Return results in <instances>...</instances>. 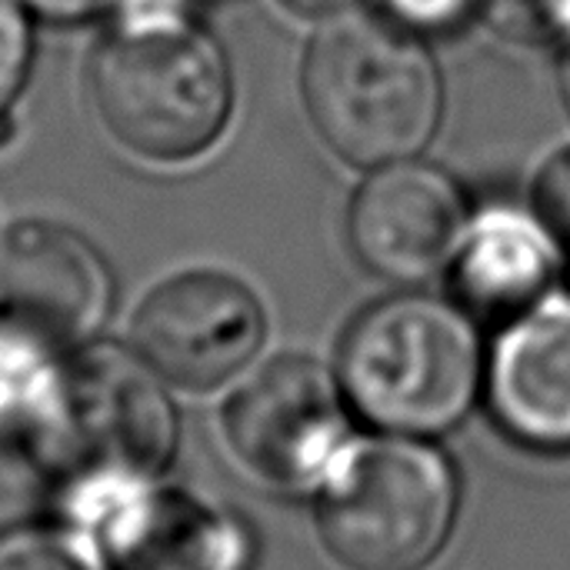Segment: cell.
<instances>
[{"label":"cell","instance_id":"1","mask_svg":"<svg viewBox=\"0 0 570 570\" xmlns=\"http://www.w3.org/2000/svg\"><path fill=\"white\" fill-rule=\"evenodd\" d=\"M304 94L321 137L374 170L421 154L444 104L438 67L407 27L351 10L311 40Z\"/></svg>","mask_w":570,"mask_h":570},{"label":"cell","instance_id":"2","mask_svg":"<svg viewBox=\"0 0 570 570\" xmlns=\"http://www.w3.org/2000/svg\"><path fill=\"white\" fill-rule=\"evenodd\" d=\"M341 387L354 411L384 431L404 438L448 431L481 387L474 327L451 304L391 297L347 331Z\"/></svg>","mask_w":570,"mask_h":570},{"label":"cell","instance_id":"3","mask_svg":"<svg viewBox=\"0 0 570 570\" xmlns=\"http://www.w3.org/2000/svg\"><path fill=\"white\" fill-rule=\"evenodd\" d=\"M454 518L451 464L404 434L344 444L321 478V538L344 570H424Z\"/></svg>","mask_w":570,"mask_h":570},{"label":"cell","instance_id":"4","mask_svg":"<svg viewBox=\"0 0 570 570\" xmlns=\"http://www.w3.org/2000/svg\"><path fill=\"white\" fill-rule=\"evenodd\" d=\"M94 104L104 127L150 160H190L227 127L230 67L190 20L174 27H114L94 60Z\"/></svg>","mask_w":570,"mask_h":570},{"label":"cell","instance_id":"5","mask_svg":"<svg viewBox=\"0 0 570 570\" xmlns=\"http://www.w3.org/2000/svg\"><path fill=\"white\" fill-rule=\"evenodd\" d=\"M27 438L70 488L137 484L167 468L177 417L137 351L87 347L60 364Z\"/></svg>","mask_w":570,"mask_h":570},{"label":"cell","instance_id":"6","mask_svg":"<svg viewBox=\"0 0 570 570\" xmlns=\"http://www.w3.org/2000/svg\"><path fill=\"white\" fill-rule=\"evenodd\" d=\"M230 458L277 488L321 484L347 444L337 381L307 357H281L247 377L220 414Z\"/></svg>","mask_w":570,"mask_h":570},{"label":"cell","instance_id":"7","mask_svg":"<svg viewBox=\"0 0 570 570\" xmlns=\"http://www.w3.org/2000/svg\"><path fill=\"white\" fill-rule=\"evenodd\" d=\"M267 334L247 284L220 271H187L147 294L134 317V351L167 384L210 391L240 374Z\"/></svg>","mask_w":570,"mask_h":570},{"label":"cell","instance_id":"8","mask_svg":"<svg viewBox=\"0 0 570 570\" xmlns=\"http://www.w3.org/2000/svg\"><path fill=\"white\" fill-rule=\"evenodd\" d=\"M67 498L110 570H240L247 561L237 521L184 491L137 481L80 484Z\"/></svg>","mask_w":570,"mask_h":570},{"label":"cell","instance_id":"9","mask_svg":"<svg viewBox=\"0 0 570 570\" xmlns=\"http://www.w3.org/2000/svg\"><path fill=\"white\" fill-rule=\"evenodd\" d=\"M110 307L104 257L77 230L30 220L0 244V324L63 351L87 341Z\"/></svg>","mask_w":570,"mask_h":570},{"label":"cell","instance_id":"10","mask_svg":"<svg viewBox=\"0 0 570 570\" xmlns=\"http://www.w3.org/2000/svg\"><path fill=\"white\" fill-rule=\"evenodd\" d=\"M468 230L458 184L424 164H387L351 204V244L381 277L414 284L441 271Z\"/></svg>","mask_w":570,"mask_h":570},{"label":"cell","instance_id":"11","mask_svg":"<svg viewBox=\"0 0 570 570\" xmlns=\"http://www.w3.org/2000/svg\"><path fill=\"white\" fill-rule=\"evenodd\" d=\"M488 397L501 428L538 451H570V297H541L498 337Z\"/></svg>","mask_w":570,"mask_h":570},{"label":"cell","instance_id":"12","mask_svg":"<svg viewBox=\"0 0 570 570\" xmlns=\"http://www.w3.org/2000/svg\"><path fill=\"white\" fill-rule=\"evenodd\" d=\"M558 274V237L514 207L481 210L454 254L458 294L484 314H521Z\"/></svg>","mask_w":570,"mask_h":570},{"label":"cell","instance_id":"13","mask_svg":"<svg viewBox=\"0 0 570 570\" xmlns=\"http://www.w3.org/2000/svg\"><path fill=\"white\" fill-rule=\"evenodd\" d=\"M60 364L57 351L0 324V431H33Z\"/></svg>","mask_w":570,"mask_h":570},{"label":"cell","instance_id":"14","mask_svg":"<svg viewBox=\"0 0 570 570\" xmlns=\"http://www.w3.org/2000/svg\"><path fill=\"white\" fill-rule=\"evenodd\" d=\"M0 570H110L83 528H23L0 538Z\"/></svg>","mask_w":570,"mask_h":570},{"label":"cell","instance_id":"15","mask_svg":"<svg viewBox=\"0 0 570 570\" xmlns=\"http://www.w3.org/2000/svg\"><path fill=\"white\" fill-rule=\"evenodd\" d=\"M30 70V23L23 0H0V117L20 94Z\"/></svg>","mask_w":570,"mask_h":570},{"label":"cell","instance_id":"16","mask_svg":"<svg viewBox=\"0 0 570 570\" xmlns=\"http://www.w3.org/2000/svg\"><path fill=\"white\" fill-rule=\"evenodd\" d=\"M538 210L558 244H570V147L558 150L538 177Z\"/></svg>","mask_w":570,"mask_h":570},{"label":"cell","instance_id":"17","mask_svg":"<svg viewBox=\"0 0 570 570\" xmlns=\"http://www.w3.org/2000/svg\"><path fill=\"white\" fill-rule=\"evenodd\" d=\"M407 30H451L464 23L474 10L484 7V0H381Z\"/></svg>","mask_w":570,"mask_h":570},{"label":"cell","instance_id":"18","mask_svg":"<svg viewBox=\"0 0 570 570\" xmlns=\"http://www.w3.org/2000/svg\"><path fill=\"white\" fill-rule=\"evenodd\" d=\"M50 20H87L100 10H114L117 0H23Z\"/></svg>","mask_w":570,"mask_h":570},{"label":"cell","instance_id":"19","mask_svg":"<svg viewBox=\"0 0 570 570\" xmlns=\"http://www.w3.org/2000/svg\"><path fill=\"white\" fill-rule=\"evenodd\" d=\"M291 10L297 13H311V17H337L344 10H351L357 0H284Z\"/></svg>","mask_w":570,"mask_h":570},{"label":"cell","instance_id":"20","mask_svg":"<svg viewBox=\"0 0 570 570\" xmlns=\"http://www.w3.org/2000/svg\"><path fill=\"white\" fill-rule=\"evenodd\" d=\"M564 97H568V107H570V43L564 47Z\"/></svg>","mask_w":570,"mask_h":570}]
</instances>
